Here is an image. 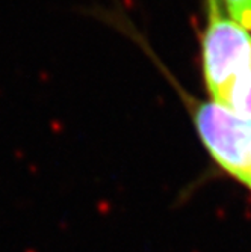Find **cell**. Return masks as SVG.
Segmentation results:
<instances>
[{"label": "cell", "instance_id": "cell-1", "mask_svg": "<svg viewBox=\"0 0 251 252\" xmlns=\"http://www.w3.org/2000/svg\"><path fill=\"white\" fill-rule=\"evenodd\" d=\"M208 23L201 38V66L214 101L224 103L239 74L251 68V31L225 11L221 0H206Z\"/></svg>", "mask_w": 251, "mask_h": 252}, {"label": "cell", "instance_id": "cell-2", "mask_svg": "<svg viewBox=\"0 0 251 252\" xmlns=\"http://www.w3.org/2000/svg\"><path fill=\"white\" fill-rule=\"evenodd\" d=\"M192 120L216 168L247 188L251 168V123L227 104L214 100L194 106Z\"/></svg>", "mask_w": 251, "mask_h": 252}, {"label": "cell", "instance_id": "cell-3", "mask_svg": "<svg viewBox=\"0 0 251 252\" xmlns=\"http://www.w3.org/2000/svg\"><path fill=\"white\" fill-rule=\"evenodd\" d=\"M225 104L241 118L251 123V68L238 76L229 91Z\"/></svg>", "mask_w": 251, "mask_h": 252}, {"label": "cell", "instance_id": "cell-4", "mask_svg": "<svg viewBox=\"0 0 251 252\" xmlns=\"http://www.w3.org/2000/svg\"><path fill=\"white\" fill-rule=\"evenodd\" d=\"M221 2L233 20L251 31V0H221Z\"/></svg>", "mask_w": 251, "mask_h": 252}, {"label": "cell", "instance_id": "cell-5", "mask_svg": "<svg viewBox=\"0 0 251 252\" xmlns=\"http://www.w3.org/2000/svg\"><path fill=\"white\" fill-rule=\"evenodd\" d=\"M247 190L251 192V168H250V180H248V185H247Z\"/></svg>", "mask_w": 251, "mask_h": 252}]
</instances>
